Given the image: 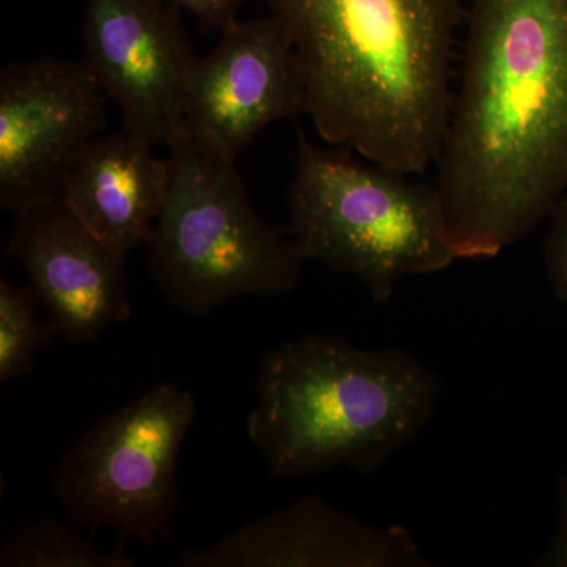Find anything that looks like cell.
<instances>
[{
    "instance_id": "8fae6325",
    "label": "cell",
    "mask_w": 567,
    "mask_h": 567,
    "mask_svg": "<svg viewBox=\"0 0 567 567\" xmlns=\"http://www.w3.org/2000/svg\"><path fill=\"white\" fill-rule=\"evenodd\" d=\"M175 567H427L401 525L380 528L305 496L245 522L210 547L182 551Z\"/></svg>"
},
{
    "instance_id": "6da1fadb",
    "label": "cell",
    "mask_w": 567,
    "mask_h": 567,
    "mask_svg": "<svg viewBox=\"0 0 567 567\" xmlns=\"http://www.w3.org/2000/svg\"><path fill=\"white\" fill-rule=\"evenodd\" d=\"M434 166L457 259H494L567 193V0H470Z\"/></svg>"
},
{
    "instance_id": "52a82bcc",
    "label": "cell",
    "mask_w": 567,
    "mask_h": 567,
    "mask_svg": "<svg viewBox=\"0 0 567 567\" xmlns=\"http://www.w3.org/2000/svg\"><path fill=\"white\" fill-rule=\"evenodd\" d=\"M81 35L82 62L121 111L123 133L169 147L199 59L181 10L164 0H89Z\"/></svg>"
},
{
    "instance_id": "4fadbf2b",
    "label": "cell",
    "mask_w": 567,
    "mask_h": 567,
    "mask_svg": "<svg viewBox=\"0 0 567 567\" xmlns=\"http://www.w3.org/2000/svg\"><path fill=\"white\" fill-rule=\"evenodd\" d=\"M123 547L104 550L54 518L29 522L0 540V567H134Z\"/></svg>"
},
{
    "instance_id": "e0dca14e",
    "label": "cell",
    "mask_w": 567,
    "mask_h": 567,
    "mask_svg": "<svg viewBox=\"0 0 567 567\" xmlns=\"http://www.w3.org/2000/svg\"><path fill=\"white\" fill-rule=\"evenodd\" d=\"M558 525L550 544L536 566L567 567V470L558 481Z\"/></svg>"
},
{
    "instance_id": "5b68a950",
    "label": "cell",
    "mask_w": 567,
    "mask_h": 567,
    "mask_svg": "<svg viewBox=\"0 0 567 567\" xmlns=\"http://www.w3.org/2000/svg\"><path fill=\"white\" fill-rule=\"evenodd\" d=\"M344 147L322 148L298 132L287 188L290 234L306 260L363 284L375 303L409 276L456 262L435 185Z\"/></svg>"
},
{
    "instance_id": "30bf717a",
    "label": "cell",
    "mask_w": 567,
    "mask_h": 567,
    "mask_svg": "<svg viewBox=\"0 0 567 567\" xmlns=\"http://www.w3.org/2000/svg\"><path fill=\"white\" fill-rule=\"evenodd\" d=\"M303 114L300 65L274 14L230 22L215 50L197 59L185 126L229 158L271 123Z\"/></svg>"
},
{
    "instance_id": "3957f363",
    "label": "cell",
    "mask_w": 567,
    "mask_h": 567,
    "mask_svg": "<svg viewBox=\"0 0 567 567\" xmlns=\"http://www.w3.org/2000/svg\"><path fill=\"white\" fill-rule=\"evenodd\" d=\"M246 434L276 480L372 473L431 423L439 375L412 353L306 334L268 350Z\"/></svg>"
},
{
    "instance_id": "2e32d148",
    "label": "cell",
    "mask_w": 567,
    "mask_h": 567,
    "mask_svg": "<svg viewBox=\"0 0 567 567\" xmlns=\"http://www.w3.org/2000/svg\"><path fill=\"white\" fill-rule=\"evenodd\" d=\"M178 10L188 11L205 28L221 29L237 20V11L245 0H164Z\"/></svg>"
},
{
    "instance_id": "8992f818",
    "label": "cell",
    "mask_w": 567,
    "mask_h": 567,
    "mask_svg": "<svg viewBox=\"0 0 567 567\" xmlns=\"http://www.w3.org/2000/svg\"><path fill=\"white\" fill-rule=\"evenodd\" d=\"M197 416L192 391L159 383L92 424L63 454L52 492L81 527L153 544L181 506L178 454Z\"/></svg>"
},
{
    "instance_id": "9c48e42d",
    "label": "cell",
    "mask_w": 567,
    "mask_h": 567,
    "mask_svg": "<svg viewBox=\"0 0 567 567\" xmlns=\"http://www.w3.org/2000/svg\"><path fill=\"white\" fill-rule=\"evenodd\" d=\"M6 256L24 268L55 334L70 344L95 341L132 317L128 254L100 240L62 192L14 215Z\"/></svg>"
},
{
    "instance_id": "7a4b0ae2",
    "label": "cell",
    "mask_w": 567,
    "mask_h": 567,
    "mask_svg": "<svg viewBox=\"0 0 567 567\" xmlns=\"http://www.w3.org/2000/svg\"><path fill=\"white\" fill-rule=\"evenodd\" d=\"M292 41L320 140L410 175L435 163L462 0H267Z\"/></svg>"
},
{
    "instance_id": "5bb4252c",
    "label": "cell",
    "mask_w": 567,
    "mask_h": 567,
    "mask_svg": "<svg viewBox=\"0 0 567 567\" xmlns=\"http://www.w3.org/2000/svg\"><path fill=\"white\" fill-rule=\"evenodd\" d=\"M39 297L29 284L0 279V383L32 375L37 357L54 341L50 320L39 316Z\"/></svg>"
},
{
    "instance_id": "ba28073f",
    "label": "cell",
    "mask_w": 567,
    "mask_h": 567,
    "mask_svg": "<svg viewBox=\"0 0 567 567\" xmlns=\"http://www.w3.org/2000/svg\"><path fill=\"white\" fill-rule=\"evenodd\" d=\"M110 102L84 62L40 58L0 71V205L22 208L62 192L107 123Z\"/></svg>"
},
{
    "instance_id": "7c38bea8",
    "label": "cell",
    "mask_w": 567,
    "mask_h": 567,
    "mask_svg": "<svg viewBox=\"0 0 567 567\" xmlns=\"http://www.w3.org/2000/svg\"><path fill=\"white\" fill-rule=\"evenodd\" d=\"M169 186V159L122 133L87 145L66 174L62 196L100 240L128 254L147 245Z\"/></svg>"
},
{
    "instance_id": "9a60e30c",
    "label": "cell",
    "mask_w": 567,
    "mask_h": 567,
    "mask_svg": "<svg viewBox=\"0 0 567 567\" xmlns=\"http://www.w3.org/2000/svg\"><path fill=\"white\" fill-rule=\"evenodd\" d=\"M544 237V268L551 293L567 306V193L547 216Z\"/></svg>"
},
{
    "instance_id": "277c9868",
    "label": "cell",
    "mask_w": 567,
    "mask_h": 567,
    "mask_svg": "<svg viewBox=\"0 0 567 567\" xmlns=\"http://www.w3.org/2000/svg\"><path fill=\"white\" fill-rule=\"evenodd\" d=\"M171 186L147 241L153 282L177 311L207 317L240 297H282L303 278L292 238L257 215L235 162L183 126Z\"/></svg>"
}]
</instances>
